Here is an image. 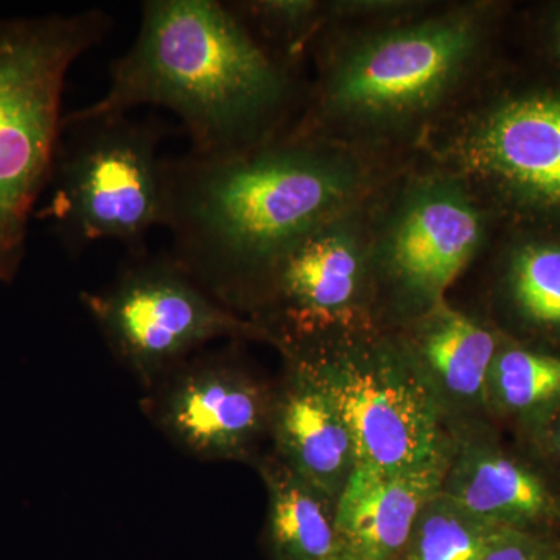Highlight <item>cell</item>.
I'll return each mask as SVG.
<instances>
[{"mask_svg": "<svg viewBox=\"0 0 560 560\" xmlns=\"http://www.w3.org/2000/svg\"><path fill=\"white\" fill-rule=\"evenodd\" d=\"M268 489V536L276 560H346L335 501L276 458L261 466Z\"/></svg>", "mask_w": 560, "mask_h": 560, "instance_id": "obj_16", "label": "cell"}, {"mask_svg": "<svg viewBox=\"0 0 560 560\" xmlns=\"http://www.w3.org/2000/svg\"><path fill=\"white\" fill-rule=\"evenodd\" d=\"M291 91V70L226 2L149 0L135 43L109 66L108 90L65 114L62 128L160 106L183 121L189 153L223 156L276 138Z\"/></svg>", "mask_w": 560, "mask_h": 560, "instance_id": "obj_2", "label": "cell"}, {"mask_svg": "<svg viewBox=\"0 0 560 560\" xmlns=\"http://www.w3.org/2000/svg\"><path fill=\"white\" fill-rule=\"evenodd\" d=\"M410 352L436 394L469 404L488 394L495 337L444 301L420 316Z\"/></svg>", "mask_w": 560, "mask_h": 560, "instance_id": "obj_14", "label": "cell"}, {"mask_svg": "<svg viewBox=\"0 0 560 560\" xmlns=\"http://www.w3.org/2000/svg\"><path fill=\"white\" fill-rule=\"evenodd\" d=\"M270 431L282 460L302 481L337 501L357 467L348 425L296 360L275 394Z\"/></svg>", "mask_w": 560, "mask_h": 560, "instance_id": "obj_13", "label": "cell"}, {"mask_svg": "<svg viewBox=\"0 0 560 560\" xmlns=\"http://www.w3.org/2000/svg\"><path fill=\"white\" fill-rule=\"evenodd\" d=\"M448 154L453 175L560 237V91L534 88L489 103L460 125Z\"/></svg>", "mask_w": 560, "mask_h": 560, "instance_id": "obj_8", "label": "cell"}, {"mask_svg": "<svg viewBox=\"0 0 560 560\" xmlns=\"http://www.w3.org/2000/svg\"><path fill=\"white\" fill-rule=\"evenodd\" d=\"M482 560H548L529 537L515 528H504Z\"/></svg>", "mask_w": 560, "mask_h": 560, "instance_id": "obj_21", "label": "cell"}, {"mask_svg": "<svg viewBox=\"0 0 560 560\" xmlns=\"http://www.w3.org/2000/svg\"><path fill=\"white\" fill-rule=\"evenodd\" d=\"M283 348L340 412L355 445L357 467L407 471L452 458L440 396L410 349L346 337Z\"/></svg>", "mask_w": 560, "mask_h": 560, "instance_id": "obj_6", "label": "cell"}, {"mask_svg": "<svg viewBox=\"0 0 560 560\" xmlns=\"http://www.w3.org/2000/svg\"><path fill=\"white\" fill-rule=\"evenodd\" d=\"M485 38L474 9L393 25L357 39L327 60L311 119L298 135L331 125L399 127L425 116L463 79Z\"/></svg>", "mask_w": 560, "mask_h": 560, "instance_id": "obj_4", "label": "cell"}, {"mask_svg": "<svg viewBox=\"0 0 560 560\" xmlns=\"http://www.w3.org/2000/svg\"><path fill=\"white\" fill-rule=\"evenodd\" d=\"M81 302L117 360L147 390L209 342L265 337L256 323L195 278L175 256L136 254L114 282Z\"/></svg>", "mask_w": 560, "mask_h": 560, "instance_id": "obj_7", "label": "cell"}, {"mask_svg": "<svg viewBox=\"0 0 560 560\" xmlns=\"http://www.w3.org/2000/svg\"><path fill=\"white\" fill-rule=\"evenodd\" d=\"M555 49H556V54H558V57L560 58V20L558 22V25H556Z\"/></svg>", "mask_w": 560, "mask_h": 560, "instance_id": "obj_22", "label": "cell"}, {"mask_svg": "<svg viewBox=\"0 0 560 560\" xmlns=\"http://www.w3.org/2000/svg\"><path fill=\"white\" fill-rule=\"evenodd\" d=\"M451 460L407 471L355 467L335 501L346 560H399L420 512L441 492Z\"/></svg>", "mask_w": 560, "mask_h": 560, "instance_id": "obj_12", "label": "cell"}, {"mask_svg": "<svg viewBox=\"0 0 560 560\" xmlns=\"http://www.w3.org/2000/svg\"><path fill=\"white\" fill-rule=\"evenodd\" d=\"M173 256L228 307L308 231L361 206L368 172L326 138L290 132L223 154L165 158Z\"/></svg>", "mask_w": 560, "mask_h": 560, "instance_id": "obj_1", "label": "cell"}, {"mask_svg": "<svg viewBox=\"0 0 560 560\" xmlns=\"http://www.w3.org/2000/svg\"><path fill=\"white\" fill-rule=\"evenodd\" d=\"M275 394L224 355L190 357L147 390L142 410L184 455L248 459L270 431Z\"/></svg>", "mask_w": 560, "mask_h": 560, "instance_id": "obj_11", "label": "cell"}, {"mask_svg": "<svg viewBox=\"0 0 560 560\" xmlns=\"http://www.w3.org/2000/svg\"><path fill=\"white\" fill-rule=\"evenodd\" d=\"M503 529L471 517L441 490L420 512L399 560H482Z\"/></svg>", "mask_w": 560, "mask_h": 560, "instance_id": "obj_18", "label": "cell"}, {"mask_svg": "<svg viewBox=\"0 0 560 560\" xmlns=\"http://www.w3.org/2000/svg\"><path fill=\"white\" fill-rule=\"evenodd\" d=\"M442 493L478 521L515 528L550 508L539 478L497 452L469 447L452 458Z\"/></svg>", "mask_w": 560, "mask_h": 560, "instance_id": "obj_15", "label": "cell"}, {"mask_svg": "<svg viewBox=\"0 0 560 560\" xmlns=\"http://www.w3.org/2000/svg\"><path fill=\"white\" fill-rule=\"evenodd\" d=\"M485 235V213L459 176H420L400 190L377 231H371L372 270L425 313L444 301Z\"/></svg>", "mask_w": 560, "mask_h": 560, "instance_id": "obj_9", "label": "cell"}, {"mask_svg": "<svg viewBox=\"0 0 560 560\" xmlns=\"http://www.w3.org/2000/svg\"><path fill=\"white\" fill-rule=\"evenodd\" d=\"M510 408L534 407L560 394V360L523 349L497 350L488 390Z\"/></svg>", "mask_w": 560, "mask_h": 560, "instance_id": "obj_20", "label": "cell"}, {"mask_svg": "<svg viewBox=\"0 0 560 560\" xmlns=\"http://www.w3.org/2000/svg\"><path fill=\"white\" fill-rule=\"evenodd\" d=\"M371 265V231L360 206L308 231L265 268L245 304L278 326L280 342L315 340L360 311Z\"/></svg>", "mask_w": 560, "mask_h": 560, "instance_id": "obj_10", "label": "cell"}, {"mask_svg": "<svg viewBox=\"0 0 560 560\" xmlns=\"http://www.w3.org/2000/svg\"><path fill=\"white\" fill-rule=\"evenodd\" d=\"M506 285L526 323L560 330V237L540 234L518 242L508 257Z\"/></svg>", "mask_w": 560, "mask_h": 560, "instance_id": "obj_17", "label": "cell"}, {"mask_svg": "<svg viewBox=\"0 0 560 560\" xmlns=\"http://www.w3.org/2000/svg\"><path fill=\"white\" fill-rule=\"evenodd\" d=\"M165 132L161 121L130 114L62 128L47 201L35 217L72 256L102 241L121 243L131 256L147 253V235L165 224Z\"/></svg>", "mask_w": 560, "mask_h": 560, "instance_id": "obj_5", "label": "cell"}, {"mask_svg": "<svg viewBox=\"0 0 560 560\" xmlns=\"http://www.w3.org/2000/svg\"><path fill=\"white\" fill-rule=\"evenodd\" d=\"M272 57L291 70L302 47L324 22L329 21V3L313 0H254L226 2Z\"/></svg>", "mask_w": 560, "mask_h": 560, "instance_id": "obj_19", "label": "cell"}, {"mask_svg": "<svg viewBox=\"0 0 560 560\" xmlns=\"http://www.w3.org/2000/svg\"><path fill=\"white\" fill-rule=\"evenodd\" d=\"M110 18H0V282L13 283L28 228L49 186L62 136V91L73 62L105 39Z\"/></svg>", "mask_w": 560, "mask_h": 560, "instance_id": "obj_3", "label": "cell"}]
</instances>
